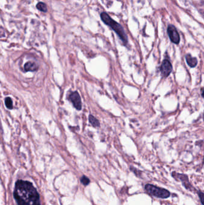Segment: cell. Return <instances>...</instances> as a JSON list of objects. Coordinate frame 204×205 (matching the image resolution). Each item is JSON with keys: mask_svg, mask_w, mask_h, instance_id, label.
<instances>
[{"mask_svg": "<svg viewBox=\"0 0 204 205\" xmlns=\"http://www.w3.org/2000/svg\"><path fill=\"white\" fill-rule=\"evenodd\" d=\"M5 104L8 109H12L13 108V102L11 98L7 97L5 100Z\"/></svg>", "mask_w": 204, "mask_h": 205, "instance_id": "11", "label": "cell"}, {"mask_svg": "<svg viewBox=\"0 0 204 205\" xmlns=\"http://www.w3.org/2000/svg\"><path fill=\"white\" fill-rule=\"evenodd\" d=\"M69 100L73 103L74 107L78 110L82 109V103L80 96L77 91L72 92L69 96Z\"/></svg>", "mask_w": 204, "mask_h": 205, "instance_id": "5", "label": "cell"}, {"mask_svg": "<svg viewBox=\"0 0 204 205\" xmlns=\"http://www.w3.org/2000/svg\"><path fill=\"white\" fill-rule=\"evenodd\" d=\"M37 8L38 10H39L40 11L43 12H46L48 11V8H47V6L45 3H43V2H40L37 4Z\"/></svg>", "mask_w": 204, "mask_h": 205, "instance_id": "10", "label": "cell"}, {"mask_svg": "<svg viewBox=\"0 0 204 205\" xmlns=\"http://www.w3.org/2000/svg\"><path fill=\"white\" fill-rule=\"evenodd\" d=\"M145 189L146 192L150 194V195H152L158 198H168L170 196V192L167 190L157 187L153 185H145Z\"/></svg>", "mask_w": 204, "mask_h": 205, "instance_id": "3", "label": "cell"}, {"mask_svg": "<svg viewBox=\"0 0 204 205\" xmlns=\"http://www.w3.org/2000/svg\"><path fill=\"white\" fill-rule=\"evenodd\" d=\"M24 68L27 71H35L38 70V66L34 62H28L25 64Z\"/></svg>", "mask_w": 204, "mask_h": 205, "instance_id": "8", "label": "cell"}, {"mask_svg": "<svg viewBox=\"0 0 204 205\" xmlns=\"http://www.w3.org/2000/svg\"><path fill=\"white\" fill-rule=\"evenodd\" d=\"M185 58H186V62H187L188 66H190L191 68H194L197 66L198 61H197L196 58L193 57L189 54L186 55Z\"/></svg>", "mask_w": 204, "mask_h": 205, "instance_id": "7", "label": "cell"}, {"mask_svg": "<svg viewBox=\"0 0 204 205\" xmlns=\"http://www.w3.org/2000/svg\"><path fill=\"white\" fill-rule=\"evenodd\" d=\"M167 32L171 41L174 44L178 45L180 41V37L176 27L173 25H170L167 29Z\"/></svg>", "mask_w": 204, "mask_h": 205, "instance_id": "4", "label": "cell"}, {"mask_svg": "<svg viewBox=\"0 0 204 205\" xmlns=\"http://www.w3.org/2000/svg\"><path fill=\"white\" fill-rule=\"evenodd\" d=\"M160 70L163 77H168L170 75L172 70V66L171 62L167 59H165L162 62Z\"/></svg>", "mask_w": 204, "mask_h": 205, "instance_id": "6", "label": "cell"}, {"mask_svg": "<svg viewBox=\"0 0 204 205\" xmlns=\"http://www.w3.org/2000/svg\"><path fill=\"white\" fill-rule=\"evenodd\" d=\"M89 121L90 124L95 128H97V127H100V123L99 121L96 118L95 116L90 115L89 116Z\"/></svg>", "mask_w": 204, "mask_h": 205, "instance_id": "9", "label": "cell"}, {"mask_svg": "<svg viewBox=\"0 0 204 205\" xmlns=\"http://www.w3.org/2000/svg\"><path fill=\"white\" fill-rule=\"evenodd\" d=\"M14 198L18 205H41L38 192L28 181L18 180L16 182Z\"/></svg>", "mask_w": 204, "mask_h": 205, "instance_id": "1", "label": "cell"}, {"mask_svg": "<svg viewBox=\"0 0 204 205\" xmlns=\"http://www.w3.org/2000/svg\"><path fill=\"white\" fill-rule=\"evenodd\" d=\"M81 182L84 185H88L90 183V180L89 178H87L85 176H83L81 178Z\"/></svg>", "mask_w": 204, "mask_h": 205, "instance_id": "12", "label": "cell"}, {"mask_svg": "<svg viewBox=\"0 0 204 205\" xmlns=\"http://www.w3.org/2000/svg\"><path fill=\"white\" fill-rule=\"evenodd\" d=\"M101 18L102 22L105 23V24L111 28V29L115 31L120 39L122 41L123 45L126 46L128 42V36L122 26L116 21L113 20L109 14L105 12L101 13Z\"/></svg>", "mask_w": 204, "mask_h": 205, "instance_id": "2", "label": "cell"}, {"mask_svg": "<svg viewBox=\"0 0 204 205\" xmlns=\"http://www.w3.org/2000/svg\"><path fill=\"white\" fill-rule=\"evenodd\" d=\"M203 90H204V88H202V89H201V94H202V97H203V94H204V92H203Z\"/></svg>", "mask_w": 204, "mask_h": 205, "instance_id": "14", "label": "cell"}, {"mask_svg": "<svg viewBox=\"0 0 204 205\" xmlns=\"http://www.w3.org/2000/svg\"><path fill=\"white\" fill-rule=\"evenodd\" d=\"M199 197L201 198V203L202 205H204V203H203V201H204V194L202 192H199Z\"/></svg>", "mask_w": 204, "mask_h": 205, "instance_id": "13", "label": "cell"}]
</instances>
